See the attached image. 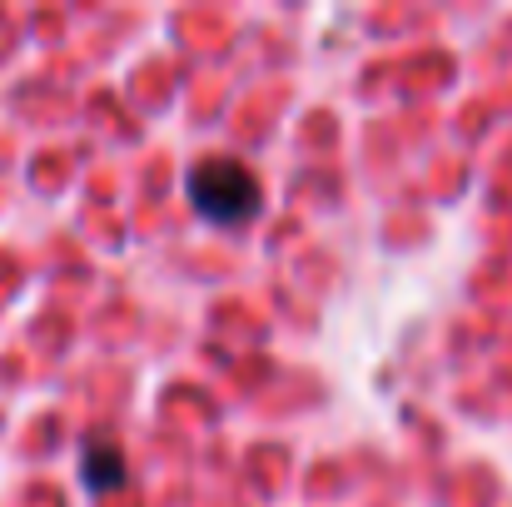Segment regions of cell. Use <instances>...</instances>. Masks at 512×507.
<instances>
[{
    "label": "cell",
    "instance_id": "6da1fadb",
    "mask_svg": "<svg viewBox=\"0 0 512 507\" xmlns=\"http://www.w3.org/2000/svg\"><path fill=\"white\" fill-rule=\"evenodd\" d=\"M189 199L209 224L229 229V224H249L259 214L264 189H259V174L249 165L219 155V160H204V165L189 169Z\"/></svg>",
    "mask_w": 512,
    "mask_h": 507
},
{
    "label": "cell",
    "instance_id": "7a4b0ae2",
    "mask_svg": "<svg viewBox=\"0 0 512 507\" xmlns=\"http://www.w3.org/2000/svg\"><path fill=\"white\" fill-rule=\"evenodd\" d=\"M80 468H85V478H90V488H95V493H110V488H120V483H125V458H120L115 448H105V443H100V448H90Z\"/></svg>",
    "mask_w": 512,
    "mask_h": 507
}]
</instances>
